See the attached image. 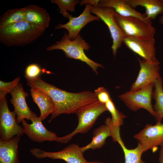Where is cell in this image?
<instances>
[{
    "label": "cell",
    "mask_w": 163,
    "mask_h": 163,
    "mask_svg": "<svg viewBox=\"0 0 163 163\" xmlns=\"http://www.w3.org/2000/svg\"><path fill=\"white\" fill-rule=\"evenodd\" d=\"M25 78L27 85L31 88L46 94L53 102L55 108L49 123L61 114L76 113L97 99L94 92L90 91L76 93L68 92L44 81L39 76L32 78Z\"/></svg>",
    "instance_id": "6da1fadb"
},
{
    "label": "cell",
    "mask_w": 163,
    "mask_h": 163,
    "mask_svg": "<svg viewBox=\"0 0 163 163\" xmlns=\"http://www.w3.org/2000/svg\"><path fill=\"white\" fill-rule=\"evenodd\" d=\"M45 30L24 20L0 29V41L9 47L24 46L37 39Z\"/></svg>",
    "instance_id": "7a4b0ae2"
},
{
    "label": "cell",
    "mask_w": 163,
    "mask_h": 163,
    "mask_svg": "<svg viewBox=\"0 0 163 163\" xmlns=\"http://www.w3.org/2000/svg\"><path fill=\"white\" fill-rule=\"evenodd\" d=\"M90 47L89 44L85 41L80 34L74 40H71L68 38V34L65 32L60 41L47 47L46 50L47 51L55 50H62L67 57L79 60L85 62L97 74L98 68L104 67L102 64L92 61L86 56L84 50L88 51Z\"/></svg>",
    "instance_id": "3957f363"
},
{
    "label": "cell",
    "mask_w": 163,
    "mask_h": 163,
    "mask_svg": "<svg viewBox=\"0 0 163 163\" xmlns=\"http://www.w3.org/2000/svg\"><path fill=\"white\" fill-rule=\"evenodd\" d=\"M107 110L105 104L101 103L98 100L81 109L75 113L78 121L77 127L69 134L62 137H59L56 142L66 143L76 134L87 133L99 116Z\"/></svg>",
    "instance_id": "277c9868"
},
{
    "label": "cell",
    "mask_w": 163,
    "mask_h": 163,
    "mask_svg": "<svg viewBox=\"0 0 163 163\" xmlns=\"http://www.w3.org/2000/svg\"><path fill=\"white\" fill-rule=\"evenodd\" d=\"M113 17L126 36L141 39L154 38L155 28L141 19L135 17H122L115 12Z\"/></svg>",
    "instance_id": "5b68a950"
},
{
    "label": "cell",
    "mask_w": 163,
    "mask_h": 163,
    "mask_svg": "<svg viewBox=\"0 0 163 163\" xmlns=\"http://www.w3.org/2000/svg\"><path fill=\"white\" fill-rule=\"evenodd\" d=\"M153 83L137 91L126 92L119 96L128 107L136 111L143 108L155 117V112L151 103Z\"/></svg>",
    "instance_id": "8992f818"
},
{
    "label": "cell",
    "mask_w": 163,
    "mask_h": 163,
    "mask_svg": "<svg viewBox=\"0 0 163 163\" xmlns=\"http://www.w3.org/2000/svg\"><path fill=\"white\" fill-rule=\"evenodd\" d=\"M90 12L96 14L107 26L113 40L111 48L115 57L117 50L121 47L126 35L114 19V9L108 7H94L92 6Z\"/></svg>",
    "instance_id": "52a82bcc"
},
{
    "label": "cell",
    "mask_w": 163,
    "mask_h": 163,
    "mask_svg": "<svg viewBox=\"0 0 163 163\" xmlns=\"http://www.w3.org/2000/svg\"><path fill=\"white\" fill-rule=\"evenodd\" d=\"M14 111H11L6 97L0 99V137L4 141H8L14 136H22L23 127L18 125Z\"/></svg>",
    "instance_id": "ba28073f"
},
{
    "label": "cell",
    "mask_w": 163,
    "mask_h": 163,
    "mask_svg": "<svg viewBox=\"0 0 163 163\" xmlns=\"http://www.w3.org/2000/svg\"><path fill=\"white\" fill-rule=\"evenodd\" d=\"M30 152L33 156L38 159L48 158L60 159L66 163H85L87 161L81 147L76 144H71L58 152H47L34 148L30 149Z\"/></svg>",
    "instance_id": "9c48e42d"
},
{
    "label": "cell",
    "mask_w": 163,
    "mask_h": 163,
    "mask_svg": "<svg viewBox=\"0 0 163 163\" xmlns=\"http://www.w3.org/2000/svg\"><path fill=\"white\" fill-rule=\"evenodd\" d=\"M123 43L143 60L153 63L159 64L156 56L154 38L141 39L126 36L123 39Z\"/></svg>",
    "instance_id": "30bf717a"
},
{
    "label": "cell",
    "mask_w": 163,
    "mask_h": 163,
    "mask_svg": "<svg viewBox=\"0 0 163 163\" xmlns=\"http://www.w3.org/2000/svg\"><path fill=\"white\" fill-rule=\"evenodd\" d=\"M91 5L87 3L85 5V9L82 13L78 17H73L69 14V21L64 24H59L55 27V29L65 28L68 32L69 39L73 40L79 34L81 30L88 23L94 21H99L100 18L97 16H93L91 13Z\"/></svg>",
    "instance_id": "8fae6325"
},
{
    "label": "cell",
    "mask_w": 163,
    "mask_h": 163,
    "mask_svg": "<svg viewBox=\"0 0 163 163\" xmlns=\"http://www.w3.org/2000/svg\"><path fill=\"white\" fill-rule=\"evenodd\" d=\"M133 138L138 141L144 152L160 145L163 141V123L147 124Z\"/></svg>",
    "instance_id": "7c38bea8"
},
{
    "label": "cell",
    "mask_w": 163,
    "mask_h": 163,
    "mask_svg": "<svg viewBox=\"0 0 163 163\" xmlns=\"http://www.w3.org/2000/svg\"><path fill=\"white\" fill-rule=\"evenodd\" d=\"M31 123H28L25 119L22 122L24 133L31 140L42 142L46 141H56L58 137L56 134L47 129L43 125L40 117L31 120Z\"/></svg>",
    "instance_id": "4fadbf2b"
},
{
    "label": "cell",
    "mask_w": 163,
    "mask_h": 163,
    "mask_svg": "<svg viewBox=\"0 0 163 163\" xmlns=\"http://www.w3.org/2000/svg\"><path fill=\"white\" fill-rule=\"evenodd\" d=\"M139 62L140 70L137 78L130 87V91L142 89L160 77L159 64L151 63L137 58Z\"/></svg>",
    "instance_id": "5bb4252c"
},
{
    "label": "cell",
    "mask_w": 163,
    "mask_h": 163,
    "mask_svg": "<svg viewBox=\"0 0 163 163\" xmlns=\"http://www.w3.org/2000/svg\"><path fill=\"white\" fill-rule=\"evenodd\" d=\"M10 93L12 96L10 101L14 107L18 123H22L25 119L31 120L38 117L31 110L26 103V98L28 96V94L24 90L21 83H19Z\"/></svg>",
    "instance_id": "9a60e30c"
},
{
    "label": "cell",
    "mask_w": 163,
    "mask_h": 163,
    "mask_svg": "<svg viewBox=\"0 0 163 163\" xmlns=\"http://www.w3.org/2000/svg\"><path fill=\"white\" fill-rule=\"evenodd\" d=\"M98 7L113 8L116 12L121 16L139 18L148 24L152 25V20L148 19L145 14L139 12L125 2L124 0H101Z\"/></svg>",
    "instance_id": "2e32d148"
},
{
    "label": "cell",
    "mask_w": 163,
    "mask_h": 163,
    "mask_svg": "<svg viewBox=\"0 0 163 163\" xmlns=\"http://www.w3.org/2000/svg\"><path fill=\"white\" fill-rule=\"evenodd\" d=\"M20 138L17 136L8 141L0 139V163H21L18 150Z\"/></svg>",
    "instance_id": "e0dca14e"
},
{
    "label": "cell",
    "mask_w": 163,
    "mask_h": 163,
    "mask_svg": "<svg viewBox=\"0 0 163 163\" xmlns=\"http://www.w3.org/2000/svg\"><path fill=\"white\" fill-rule=\"evenodd\" d=\"M24 8L25 21L45 30L49 26L50 18L45 9L34 5H28Z\"/></svg>",
    "instance_id": "ac0fdd59"
},
{
    "label": "cell",
    "mask_w": 163,
    "mask_h": 163,
    "mask_svg": "<svg viewBox=\"0 0 163 163\" xmlns=\"http://www.w3.org/2000/svg\"><path fill=\"white\" fill-rule=\"evenodd\" d=\"M132 7L140 6L145 9V14L149 19H155L157 16L163 13V0H124Z\"/></svg>",
    "instance_id": "d6986e66"
},
{
    "label": "cell",
    "mask_w": 163,
    "mask_h": 163,
    "mask_svg": "<svg viewBox=\"0 0 163 163\" xmlns=\"http://www.w3.org/2000/svg\"><path fill=\"white\" fill-rule=\"evenodd\" d=\"M30 92L33 101L40 109L39 117L43 120L53 112L54 103L49 97L39 91L31 88Z\"/></svg>",
    "instance_id": "ffe728a7"
},
{
    "label": "cell",
    "mask_w": 163,
    "mask_h": 163,
    "mask_svg": "<svg viewBox=\"0 0 163 163\" xmlns=\"http://www.w3.org/2000/svg\"><path fill=\"white\" fill-rule=\"evenodd\" d=\"M91 142L86 145L81 147L83 153L89 149L94 150L102 148L106 142V139L109 136H112V133L109 127L106 124H104L94 129Z\"/></svg>",
    "instance_id": "44dd1931"
},
{
    "label": "cell",
    "mask_w": 163,
    "mask_h": 163,
    "mask_svg": "<svg viewBox=\"0 0 163 163\" xmlns=\"http://www.w3.org/2000/svg\"><path fill=\"white\" fill-rule=\"evenodd\" d=\"M154 90L152 98L155 101L153 109L155 112L156 124L161 123L163 118V81L161 77L156 80L153 83Z\"/></svg>",
    "instance_id": "7402d4cb"
},
{
    "label": "cell",
    "mask_w": 163,
    "mask_h": 163,
    "mask_svg": "<svg viewBox=\"0 0 163 163\" xmlns=\"http://www.w3.org/2000/svg\"><path fill=\"white\" fill-rule=\"evenodd\" d=\"M25 19V14L24 8L9 10L0 18V29L24 21Z\"/></svg>",
    "instance_id": "603a6c76"
},
{
    "label": "cell",
    "mask_w": 163,
    "mask_h": 163,
    "mask_svg": "<svg viewBox=\"0 0 163 163\" xmlns=\"http://www.w3.org/2000/svg\"><path fill=\"white\" fill-rule=\"evenodd\" d=\"M80 2L78 0H52L51 2L57 5L59 10V13L68 19L69 14L68 11L74 12L75 6Z\"/></svg>",
    "instance_id": "cb8c5ba5"
},
{
    "label": "cell",
    "mask_w": 163,
    "mask_h": 163,
    "mask_svg": "<svg viewBox=\"0 0 163 163\" xmlns=\"http://www.w3.org/2000/svg\"><path fill=\"white\" fill-rule=\"evenodd\" d=\"M105 105L107 110L111 115V119L113 125L120 127L123 124V119L126 117L116 108L111 98L105 103Z\"/></svg>",
    "instance_id": "d4e9b609"
},
{
    "label": "cell",
    "mask_w": 163,
    "mask_h": 163,
    "mask_svg": "<svg viewBox=\"0 0 163 163\" xmlns=\"http://www.w3.org/2000/svg\"><path fill=\"white\" fill-rule=\"evenodd\" d=\"M142 153L141 149L137 148L126 151L124 153V163H145L141 159Z\"/></svg>",
    "instance_id": "484cf974"
},
{
    "label": "cell",
    "mask_w": 163,
    "mask_h": 163,
    "mask_svg": "<svg viewBox=\"0 0 163 163\" xmlns=\"http://www.w3.org/2000/svg\"><path fill=\"white\" fill-rule=\"evenodd\" d=\"M20 77H17L12 81L5 82L0 81V99L6 97V94L10 93L19 83Z\"/></svg>",
    "instance_id": "4316f807"
},
{
    "label": "cell",
    "mask_w": 163,
    "mask_h": 163,
    "mask_svg": "<svg viewBox=\"0 0 163 163\" xmlns=\"http://www.w3.org/2000/svg\"><path fill=\"white\" fill-rule=\"evenodd\" d=\"M41 72L40 66L36 64H32L29 65L25 70V78H34L38 76Z\"/></svg>",
    "instance_id": "83f0119b"
},
{
    "label": "cell",
    "mask_w": 163,
    "mask_h": 163,
    "mask_svg": "<svg viewBox=\"0 0 163 163\" xmlns=\"http://www.w3.org/2000/svg\"><path fill=\"white\" fill-rule=\"evenodd\" d=\"M94 93L97 100L102 103L105 104L111 98L109 92L103 87H99L95 89Z\"/></svg>",
    "instance_id": "f1b7e54d"
},
{
    "label": "cell",
    "mask_w": 163,
    "mask_h": 163,
    "mask_svg": "<svg viewBox=\"0 0 163 163\" xmlns=\"http://www.w3.org/2000/svg\"><path fill=\"white\" fill-rule=\"evenodd\" d=\"M99 0H83L80 2V5H83L89 3L92 6L94 7H98V2Z\"/></svg>",
    "instance_id": "f546056e"
},
{
    "label": "cell",
    "mask_w": 163,
    "mask_h": 163,
    "mask_svg": "<svg viewBox=\"0 0 163 163\" xmlns=\"http://www.w3.org/2000/svg\"><path fill=\"white\" fill-rule=\"evenodd\" d=\"M160 150L159 157V163H163V141L160 144Z\"/></svg>",
    "instance_id": "4dcf8cb0"
},
{
    "label": "cell",
    "mask_w": 163,
    "mask_h": 163,
    "mask_svg": "<svg viewBox=\"0 0 163 163\" xmlns=\"http://www.w3.org/2000/svg\"><path fill=\"white\" fill-rule=\"evenodd\" d=\"M159 21L160 24H163V16H162L160 17Z\"/></svg>",
    "instance_id": "1f68e13d"
},
{
    "label": "cell",
    "mask_w": 163,
    "mask_h": 163,
    "mask_svg": "<svg viewBox=\"0 0 163 163\" xmlns=\"http://www.w3.org/2000/svg\"><path fill=\"white\" fill-rule=\"evenodd\" d=\"M85 163H104L102 162L98 161H87Z\"/></svg>",
    "instance_id": "d6a6232c"
},
{
    "label": "cell",
    "mask_w": 163,
    "mask_h": 163,
    "mask_svg": "<svg viewBox=\"0 0 163 163\" xmlns=\"http://www.w3.org/2000/svg\"></svg>",
    "instance_id": "836d02e7"
}]
</instances>
